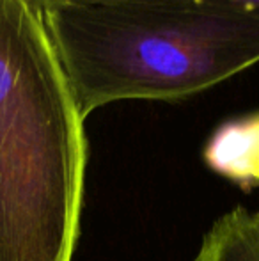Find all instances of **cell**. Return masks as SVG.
Returning a JSON list of instances; mask_svg holds the SVG:
<instances>
[{
	"mask_svg": "<svg viewBox=\"0 0 259 261\" xmlns=\"http://www.w3.org/2000/svg\"><path fill=\"white\" fill-rule=\"evenodd\" d=\"M36 0H0L4 261H73L87 139Z\"/></svg>",
	"mask_w": 259,
	"mask_h": 261,
	"instance_id": "1",
	"label": "cell"
},
{
	"mask_svg": "<svg viewBox=\"0 0 259 261\" xmlns=\"http://www.w3.org/2000/svg\"><path fill=\"white\" fill-rule=\"evenodd\" d=\"M80 116L125 100L176 101L259 62V18L176 2L41 6Z\"/></svg>",
	"mask_w": 259,
	"mask_h": 261,
	"instance_id": "2",
	"label": "cell"
},
{
	"mask_svg": "<svg viewBox=\"0 0 259 261\" xmlns=\"http://www.w3.org/2000/svg\"><path fill=\"white\" fill-rule=\"evenodd\" d=\"M203 156L211 171L242 189L259 187V112L222 123Z\"/></svg>",
	"mask_w": 259,
	"mask_h": 261,
	"instance_id": "3",
	"label": "cell"
},
{
	"mask_svg": "<svg viewBox=\"0 0 259 261\" xmlns=\"http://www.w3.org/2000/svg\"><path fill=\"white\" fill-rule=\"evenodd\" d=\"M194 261H259V213L238 206L220 217Z\"/></svg>",
	"mask_w": 259,
	"mask_h": 261,
	"instance_id": "4",
	"label": "cell"
},
{
	"mask_svg": "<svg viewBox=\"0 0 259 261\" xmlns=\"http://www.w3.org/2000/svg\"><path fill=\"white\" fill-rule=\"evenodd\" d=\"M82 2H176L190 4V6H203L210 9L227 11V13L249 14L259 18V0H36L39 7L50 4H82Z\"/></svg>",
	"mask_w": 259,
	"mask_h": 261,
	"instance_id": "5",
	"label": "cell"
},
{
	"mask_svg": "<svg viewBox=\"0 0 259 261\" xmlns=\"http://www.w3.org/2000/svg\"><path fill=\"white\" fill-rule=\"evenodd\" d=\"M0 261H4V233H2V220H0Z\"/></svg>",
	"mask_w": 259,
	"mask_h": 261,
	"instance_id": "6",
	"label": "cell"
},
{
	"mask_svg": "<svg viewBox=\"0 0 259 261\" xmlns=\"http://www.w3.org/2000/svg\"><path fill=\"white\" fill-rule=\"evenodd\" d=\"M257 213H259V212H257Z\"/></svg>",
	"mask_w": 259,
	"mask_h": 261,
	"instance_id": "7",
	"label": "cell"
}]
</instances>
